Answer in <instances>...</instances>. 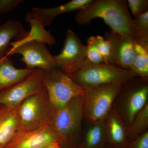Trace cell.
<instances>
[{"label": "cell", "instance_id": "25", "mask_svg": "<svg viewBox=\"0 0 148 148\" xmlns=\"http://www.w3.org/2000/svg\"><path fill=\"white\" fill-rule=\"evenodd\" d=\"M127 1L131 13L135 17L148 11V0H128Z\"/></svg>", "mask_w": 148, "mask_h": 148}, {"label": "cell", "instance_id": "30", "mask_svg": "<svg viewBox=\"0 0 148 148\" xmlns=\"http://www.w3.org/2000/svg\"><path fill=\"white\" fill-rule=\"evenodd\" d=\"M68 148H79L78 147H69Z\"/></svg>", "mask_w": 148, "mask_h": 148}, {"label": "cell", "instance_id": "19", "mask_svg": "<svg viewBox=\"0 0 148 148\" xmlns=\"http://www.w3.org/2000/svg\"><path fill=\"white\" fill-rule=\"evenodd\" d=\"M28 34L21 21L10 19L0 26V61L5 56L11 40H19Z\"/></svg>", "mask_w": 148, "mask_h": 148}, {"label": "cell", "instance_id": "29", "mask_svg": "<svg viewBox=\"0 0 148 148\" xmlns=\"http://www.w3.org/2000/svg\"><path fill=\"white\" fill-rule=\"evenodd\" d=\"M105 148H123L117 147H112V146L107 145L106 146V147H105Z\"/></svg>", "mask_w": 148, "mask_h": 148}, {"label": "cell", "instance_id": "23", "mask_svg": "<svg viewBox=\"0 0 148 148\" xmlns=\"http://www.w3.org/2000/svg\"><path fill=\"white\" fill-rule=\"evenodd\" d=\"M86 47V58L94 64H103V57L98 50L95 40V36H90L87 40Z\"/></svg>", "mask_w": 148, "mask_h": 148}, {"label": "cell", "instance_id": "9", "mask_svg": "<svg viewBox=\"0 0 148 148\" xmlns=\"http://www.w3.org/2000/svg\"><path fill=\"white\" fill-rule=\"evenodd\" d=\"M53 58L56 68L68 75H71L78 71L86 58V47L73 31L68 29L61 52L53 56Z\"/></svg>", "mask_w": 148, "mask_h": 148}, {"label": "cell", "instance_id": "17", "mask_svg": "<svg viewBox=\"0 0 148 148\" xmlns=\"http://www.w3.org/2000/svg\"><path fill=\"white\" fill-rule=\"evenodd\" d=\"M104 120L87 123V127L82 130L79 148L106 147L107 141Z\"/></svg>", "mask_w": 148, "mask_h": 148}, {"label": "cell", "instance_id": "8", "mask_svg": "<svg viewBox=\"0 0 148 148\" xmlns=\"http://www.w3.org/2000/svg\"><path fill=\"white\" fill-rule=\"evenodd\" d=\"M45 44L31 41L19 44L10 45L5 56L15 54L22 56L20 60L29 70L42 69L48 71L55 68L53 56L47 48Z\"/></svg>", "mask_w": 148, "mask_h": 148}, {"label": "cell", "instance_id": "5", "mask_svg": "<svg viewBox=\"0 0 148 148\" xmlns=\"http://www.w3.org/2000/svg\"><path fill=\"white\" fill-rule=\"evenodd\" d=\"M122 84H108L86 88L82 96L84 119L87 123L104 120Z\"/></svg>", "mask_w": 148, "mask_h": 148}, {"label": "cell", "instance_id": "21", "mask_svg": "<svg viewBox=\"0 0 148 148\" xmlns=\"http://www.w3.org/2000/svg\"><path fill=\"white\" fill-rule=\"evenodd\" d=\"M148 128V103L134 119L128 128V138L130 141L138 138Z\"/></svg>", "mask_w": 148, "mask_h": 148}, {"label": "cell", "instance_id": "15", "mask_svg": "<svg viewBox=\"0 0 148 148\" xmlns=\"http://www.w3.org/2000/svg\"><path fill=\"white\" fill-rule=\"evenodd\" d=\"M93 0H73L64 4L51 8L34 7L32 13L37 17L44 27L50 26L56 17L62 14L81 10L92 3Z\"/></svg>", "mask_w": 148, "mask_h": 148}, {"label": "cell", "instance_id": "2", "mask_svg": "<svg viewBox=\"0 0 148 148\" xmlns=\"http://www.w3.org/2000/svg\"><path fill=\"white\" fill-rule=\"evenodd\" d=\"M82 96L55 108L51 123L50 126L65 139V144H69V147H78L81 140L84 120Z\"/></svg>", "mask_w": 148, "mask_h": 148}, {"label": "cell", "instance_id": "22", "mask_svg": "<svg viewBox=\"0 0 148 148\" xmlns=\"http://www.w3.org/2000/svg\"><path fill=\"white\" fill-rule=\"evenodd\" d=\"M135 27V40L140 45L148 47V11L133 19Z\"/></svg>", "mask_w": 148, "mask_h": 148}, {"label": "cell", "instance_id": "1", "mask_svg": "<svg viewBox=\"0 0 148 148\" xmlns=\"http://www.w3.org/2000/svg\"><path fill=\"white\" fill-rule=\"evenodd\" d=\"M102 18L111 32L126 34L135 39V27L125 0H93L77 12L75 20L78 24H90L95 18Z\"/></svg>", "mask_w": 148, "mask_h": 148}, {"label": "cell", "instance_id": "28", "mask_svg": "<svg viewBox=\"0 0 148 148\" xmlns=\"http://www.w3.org/2000/svg\"><path fill=\"white\" fill-rule=\"evenodd\" d=\"M47 148H65L60 144H56Z\"/></svg>", "mask_w": 148, "mask_h": 148}, {"label": "cell", "instance_id": "6", "mask_svg": "<svg viewBox=\"0 0 148 148\" xmlns=\"http://www.w3.org/2000/svg\"><path fill=\"white\" fill-rule=\"evenodd\" d=\"M54 110L46 89L27 98L18 107L21 130L50 125Z\"/></svg>", "mask_w": 148, "mask_h": 148}, {"label": "cell", "instance_id": "27", "mask_svg": "<svg viewBox=\"0 0 148 148\" xmlns=\"http://www.w3.org/2000/svg\"><path fill=\"white\" fill-rule=\"evenodd\" d=\"M127 148H148V130L135 140L130 141Z\"/></svg>", "mask_w": 148, "mask_h": 148}, {"label": "cell", "instance_id": "4", "mask_svg": "<svg viewBox=\"0 0 148 148\" xmlns=\"http://www.w3.org/2000/svg\"><path fill=\"white\" fill-rule=\"evenodd\" d=\"M148 81L138 77L122 85L112 107L128 128L137 114L148 103Z\"/></svg>", "mask_w": 148, "mask_h": 148}, {"label": "cell", "instance_id": "13", "mask_svg": "<svg viewBox=\"0 0 148 148\" xmlns=\"http://www.w3.org/2000/svg\"><path fill=\"white\" fill-rule=\"evenodd\" d=\"M104 121L107 145L127 148L130 142L128 127L122 118L113 107Z\"/></svg>", "mask_w": 148, "mask_h": 148}, {"label": "cell", "instance_id": "24", "mask_svg": "<svg viewBox=\"0 0 148 148\" xmlns=\"http://www.w3.org/2000/svg\"><path fill=\"white\" fill-rule=\"evenodd\" d=\"M95 40L98 50L103 57L104 64H110L111 45L108 41L99 35L95 36Z\"/></svg>", "mask_w": 148, "mask_h": 148}, {"label": "cell", "instance_id": "20", "mask_svg": "<svg viewBox=\"0 0 148 148\" xmlns=\"http://www.w3.org/2000/svg\"><path fill=\"white\" fill-rule=\"evenodd\" d=\"M130 70L148 81V47L135 45V55Z\"/></svg>", "mask_w": 148, "mask_h": 148}, {"label": "cell", "instance_id": "7", "mask_svg": "<svg viewBox=\"0 0 148 148\" xmlns=\"http://www.w3.org/2000/svg\"><path fill=\"white\" fill-rule=\"evenodd\" d=\"M42 81L55 108L62 107L73 98L82 96L85 90L84 87L56 67L48 71L42 70Z\"/></svg>", "mask_w": 148, "mask_h": 148}, {"label": "cell", "instance_id": "12", "mask_svg": "<svg viewBox=\"0 0 148 148\" xmlns=\"http://www.w3.org/2000/svg\"><path fill=\"white\" fill-rule=\"evenodd\" d=\"M105 38L111 45L110 64L130 70L135 55V40L129 35L111 31L105 33Z\"/></svg>", "mask_w": 148, "mask_h": 148}, {"label": "cell", "instance_id": "10", "mask_svg": "<svg viewBox=\"0 0 148 148\" xmlns=\"http://www.w3.org/2000/svg\"><path fill=\"white\" fill-rule=\"evenodd\" d=\"M45 89L42 70L36 69L26 79L0 92V105L18 107L27 98Z\"/></svg>", "mask_w": 148, "mask_h": 148}, {"label": "cell", "instance_id": "11", "mask_svg": "<svg viewBox=\"0 0 148 148\" xmlns=\"http://www.w3.org/2000/svg\"><path fill=\"white\" fill-rule=\"evenodd\" d=\"M56 144L63 147L65 140L50 125L34 130H21L3 148H47Z\"/></svg>", "mask_w": 148, "mask_h": 148}, {"label": "cell", "instance_id": "16", "mask_svg": "<svg viewBox=\"0 0 148 148\" xmlns=\"http://www.w3.org/2000/svg\"><path fill=\"white\" fill-rule=\"evenodd\" d=\"M36 69H17L9 57L5 56L0 61V92L26 79Z\"/></svg>", "mask_w": 148, "mask_h": 148}, {"label": "cell", "instance_id": "18", "mask_svg": "<svg viewBox=\"0 0 148 148\" xmlns=\"http://www.w3.org/2000/svg\"><path fill=\"white\" fill-rule=\"evenodd\" d=\"M25 17L30 25L31 30L28 32L26 37L20 40H16L14 42H11L9 46L31 41L39 42L50 46L55 44L56 41L55 37L50 32L45 30V27L31 12H27Z\"/></svg>", "mask_w": 148, "mask_h": 148}, {"label": "cell", "instance_id": "3", "mask_svg": "<svg viewBox=\"0 0 148 148\" xmlns=\"http://www.w3.org/2000/svg\"><path fill=\"white\" fill-rule=\"evenodd\" d=\"M69 76L85 88L108 84H124L139 77L131 70L111 64H92L86 58L78 71Z\"/></svg>", "mask_w": 148, "mask_h": 148}, {"label": "cell", "instance_id": "26", "mask_svg": "<svg viewBox=\"0 0 148 148\" xmlns=\"http://www.w3.org/2000/svg\"><path fill=\"white\" fill-rule=\"evenodd\" d=\"M24 1V0H0V14L11 11Z\"/></svg>", "mask_w": 148, "mask_h": 148}, {"label": "cell", "instance_id": "14", "mask_svg": "<svg viewBox=\"0 0 148 148\" xmlns=\"http://www.w3.org/2000/svg\"><path fill=\"white\" fill-rule=\"evenodd\" d=\"M18 107L0 105V148L10 143L21 130Z\"/></svg>", "mask_w": 148, "mask_h": 148}]
</instances>
